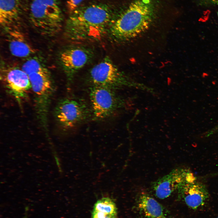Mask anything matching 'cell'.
Segmentation results:
<instances>
[{
    "instance_id": "1",
    "label": "cell",
    "mask_w": 218,
    "mask_h": 218,
    "mask_svg": "<svg viewBox=\"0 0 218 218\" xmlns=\"http://www.w3.org/2000/svg\"><path fill=\"white\" fill-rule=\"evenodd\" d=\"M113 20L112 11L106 4H93L79 7L67 19L65 35L74 42L99 40L108 32Z\"/></svg>"
},
{
    "instance_id": "2",
    "label": "cell",
    "mask_w": 218,
    "mask_h": 218,
    "mask_svg": "<svg viewBox=\"0 0 218 218\" xmlns=\"http://www.w3.org/2000/svg\"><path fill=\"white\" fill-rule=\"evenodd\" d=\"M151 0H135L117 17L113 19L108 32L114 41L128 40L147 30L153 19Z\"/></svg>"
},
{
    "instance_id": "3",
    "label": "cell",
    "mask_w": 218,
    "mask_h": 218,
    "mask_svg": "<svg viewBox=\"0 0 218 218\" xmlns=\"http://www.w3.org/2000/svg\"><path fill=\"white\" fill-rule=\"evenodd\" d=\"M29 17L32 25L41 34L56 35L61 30L63 21L59 0H32Z\"/></svg>"
},
{
    "instance_id": "4",
    "label": "cell",
    "mask_w": 218,
    "mask_h": 218,
    "mask_svg": "<svg viewBox=\"0 0 218 218\" xmlns=\"http://www.w3.org/2000/svg\"><path fill=\"white\" fill-rule=\"evenodd\" d=\"M90 111L87 104L82 99L69 97L61 100L54 109L56 121L63 130L74 128L86 121Z\"/></svg>"
},
{
    "instance_id": "5",
    "label": "cell",
    "mask_w": 218,
    "mask_h": 218,
    "mask_svg": "<svg viewBox=\"0 0 218 218\" xmlns=\"http://www.w3.org/2000/svg\"><path fill=\"white\" fill-rule=\"evenodd\" d=\"M35 97L37 116L44 128H47L48 107L54 87L48 72L28 75Z\"/></svg>"
},
{
    "instance_id": "6",
    "label": "cell",
    "mask_w": 218,
    "mask_h": 218,
    "mask_svg": "<svg viewBox=\"0 0 218 218\" xmlns=\"http://www.w3.org/2000/svg\"><path fill=\"white\" fill-rule=\"evenodd\" d=\"M90 89V98L94 118L102 120L114 114L120 104L119 99L113 89L93 85Z\"/></svg>"
},
{
    "instance_id": "7",
    "label": "cell",
    "mask_w": 218,
    "mask_h": 218,
    "mask_svg": "<svg viewBox=\"0 0 218 218\" xmlns=\"http://www.w3.org/2000/svg\"><path fill=\"white\" fill-rule=\"evenodd\" d=\"M89 77L93 85L113 89L126 82L123 74L108 57L105 58L91 69Z\"/></svg>"
},
{
    "instance_id": "8",
    "label": "cell",
    "mask_w": 218,
    "mask_h": 218,
    "mask_svg": "<svg viewBox=\"0 0 218 218\" xmlns=\"http://www.w3.org/2000/svg\"><path fill=\"white\" fill-rule=\"evenodd\" d=\"M93 56L92 51L83 46H71L62 52L60 61L69 81H72L76 74L89 62Z\"/></svg>"
},
{
    "instance_id": "9",
    "label": "cell",
    "mask_w": 218,
    "mask_h": 218,
    "mask_svg": "<svg viewBox=\"0 0 218 218\" xmlns=\"http://www.w3.org/2000/svg\"><path fill=\"white\" fill-rule=\"evenodd\" d=\"M194 177L189 170L182 168L175 169L154 182L152 188L157 197L164 199L177 190L183 182Z\"/></svg>"
},
{
    "instance_id": "10",
    "label": "cell",
    "mask_w": 218,
    "mask_h": 218,
    "mask_svg": "<svg viewBox=\"0 0 218 218\" xmlns=\"http://www.w3.org/2000/svg\"><path fill=\"white\" fill-rule=\"evenodd\" d=\"M2 80L8 92L19 103L26 97L31 88L28 75L22 69L10 68L2 73Z\"/></svg>"
},
{
    "instance_id": "11",
    "label": "cell",
    "mask_w": 218,
    "mask_h": 218,
    "mask_svg": "<svg viewBox=\"0 0 218 218\" xmlns=\"http://www.w3.org/2000/svg\"><path fill=\"white\" fill-rule=\"evenodd\" d=\"M177 190L179 197L190 208L196 209L203 205L209 197L206 186L197 181L196 179H190L183 182Z\"/></svg>"
},
{
    "instance_id": "12",
    "label": "cell",
    "mask_w": 218,
    "mask_h": 218,
    "mask_svg": "<svg viewBox=\"0 0 218 218\" xmlns=\"http://www.w3.org/2000/svg\"><path fill=\"white\" fill-rule=\"evenodd\" d=\"M5 28L9 50L13 55L19 58H25L35 52V49L16 25Z\"/></svg>"
},
{
    "instance_id": "13",
    "label": "cell",
    "mask_w": 218,
    "mask_h": 218,
    "mask_svg": "<svg viewBox=\"0 0 218 218\" xmlns=\"http://www.w3.org/2000/svg\"><path fill=\"white\" fill-rule=\"evenodd\" d=\"M22 12L19 0H0V23L3 27L16 25Z\"/></svg>"
},
{
    "instance_id": "14",
    "label": "cell",
    "mask_w": 218,
    "mask_h": 218,
    "mask_svg": "<svg viewBox=\"0 0 218 218\" xmlns=\"http://www.w3.org/2000/svg\"><path fill=\"white\" fill-rule=\"evenodd\" d=\"M137 204L140 210L148 218H167L162 206L145 192L140 194Z\"/></svg>"
},
{
    "instance_id": "15",
    "label": "cell",
    "mask_w": 218,
    "mask_h": 218,
    "mask_svg": "<svg viewBox=\"0 0 218 218\" xmlns=\"http://www.w3.org/2000/svg\"><path fill=\"white\" fill-rule=\"evenodd\" d=\"M93 210L107 215H117L116 204L109 197H104L98 200L94 204Z\"/></svg>"
},
{
    "instance_id": "16",
    "label": "cell",
    "mask_w": 218,
    "mask_h": 218,
    "mask_svg": "<svg viewBox=\"0 0 218 218\" xmlns=\"http://www.w3.org/2000/svg\"><path fill=\"white\" fill-rule=\"evenodd\" d=\"M22 69L28 75L34 73L48 72L38 61L35 59L27 60L23 64Z\"/></svg>"
},
{
    "instance_id": "17",
    "label": "cell",
    "mask_w": 218,
    "mask_h": 218,
    "mask_svg": "<svg viewBox=\"0 0 218 218\" xmlns=\"http://www.w3.org/2000/svg\"><path fill=\"white\" fill-rule=\"evenodd\" d=\"M84 0H67L66 6L69 13H72L78 8L80 5Z\"/></svg>"
},
{
    "instance_id": "18",
    "label": "cell",
    "mask_w": 218,
    "mask_h": 218,
    "mask_svg": "<svg viewBox=\"0 0 218 218\" xmlns=\"http://www.w3.org/2000/svg\"><path fill=\"white\" fill-rule=\"evenodd\" d=\"M196 4L202 7L218 6V0H195Z\"/></svg>"
},
{
    "instance_id": "19",
    "label": "cell",
    "mask_w": 218,
    "mask_h": 218,
    "mask_svg": "<svg viewBox=\"0 0 218 218\" xmlns=\"http://www.w3.org/2000/svg\"><path fill=\"white\" fill-rule=\"evenodd\" d=\"M107 215L102 212L93 210L92 216V218H105Z\"/></svg>"
},
{
    "instance_id": "20",
    "label": "cell",
    "mask_w": 218,
    "mask_h": 218,
    "mask_svg": "<svg viewBox=\"0 0 218 218\" xmlns=\"http://www.w3.org/2000/svg\"><path fill=\"white\" fill-rule=\"evenodd\" d=\"M217 133H218V124L208 131L206 132V136H209Z\"/></svg>"
},
{
    "instance_id": "21",
    "label": "cell",
    "mask_w": 218,
    "mask_h": 218,
    "mask_svg": "<svg viewBox=\"0 0 218 218\" xmlns=\"http://www.w3.org/2000/svg\"><path fill=\"white\" fill-rule=\"evenodd\" d=\"M105 218H117V215H107Z\"/></svg>"
},
{
    "instance_id": "22",
    "label": "cell",
    "mask_w": 218,
    "mask_h": 218,
    "mask_svg": "<svg viewBox=\"0 0 218 218\" xmlns=\"http://www.w3.org/2000/svg\"><path fill=\"white\" fill-rule=\"evenodd\" d=\"M217 15H218V12H217Z\"/></svg>"
},
{
    "instance_id": "23",
    "label": "cell",
    "mask_w": 218,
    "mask_h": 218,
    "mask_svg": "<svg viewBox=\"0 0 218 218\" xmlns=\"http://www.w3.org/2000/svg\"><path fill=\"white\" fill-rule=\"evenodd\" d=\"M216 218H218V216Z\"/></svg>"
}]
</instances>
